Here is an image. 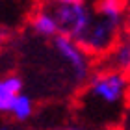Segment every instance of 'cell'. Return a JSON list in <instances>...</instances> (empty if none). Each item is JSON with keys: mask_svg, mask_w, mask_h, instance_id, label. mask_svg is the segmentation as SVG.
I'll use <instances>...</instances> for the list:
<instances>
[{"mask_svg": "<svg viewBox=\"0 0 130 130\" xmlns=\"http://www.w3.org/2000/svg\"><path fill=\"white\" fill-rule=\"evenodd\" d=\"M0 130H11L9 126H0Z\"/></svg>", "mask_w": 130, "mask_h": 130, "instance_id": "obj_12", "label": "cell"}, {"mask_svg": "<svg viewBox=\"0 0 130 130\" xmlns=\"http://www.w3.org/2000/svg\"><path fill=\"white\" fill-rule=\"evenodd\" d=\"M61 130H87L86 126H82V125H69V126H65Z\"/></svg>", "mask_w": 130, "mask_h": 130, "instance_id": "obj_10", "label": "cell"}, {"mask_svg": "<svg viewBox=\"0 0 130 130\" xmlns=\"http://www.w3.org/2000/svg\"><path fill=\"white\" fill-rule=\"evenodd\" d=\"M34 113H35V102H34V99L28 95V93H24V91L15 99V102L11 104V108L8 111V115L13 121H17V123L30 121L34 117Z\"/></svg>", "mask_w": 130, "mask_h": 130, "instance_id": "obj_7", "label": "cell"}, {"mask_svg": "<svg viewBox=\"0 0 130 130\" xmlns=\"http://www.w3.org/2000/svg\"><path fill=\"white\" fill-rule=\"evenodd\" d=\"M125 35L130 37V2L126 4V13H125Z\"/></svg>", "mask_w": 130, "mask_h": 130, "instance_id": "obj_9", "label": "cell"}, {"mask_svg": "<svg viewBox=\"0 0 130 130\" xmlns=\"http://www.w3.org/2000/svg\"><path fill=\"white\" fill-rule=\"evenodd\" d=\"M34 2H37V0H34Z\"/></svg>", "mask_w": 130, "mask_h": 130, "instance_id": "obj_13", "label": "cell"}, {"mask_svg": "<svg viewBox=\"0 0 130 130\" xmlns=\"http://www.w3.org/2000/svg\"><path fill=\"white\" fill-rule=\"evenodd\" d=\"M22 80L17 74H6L0 78V113H6L15 102V99L22 93Z\"/></svg>", "mask_w": 130, "mask_h": 130, "instance_id": "obj_6", "label": "cell"}, {"mask_svg": "<svg viewBox=\"0 0 130 130\" xmlns=\"http://www.w3.org/2000/svg\"><path fill=\"white\" fill-rule=\"evenodd\" d=\"M126 102H128V110H130V76H128V93H126Z\"/></svg>", "mask_w": 130, "mask_h": 130, "instance_id": "obj_11", "label": "cell"}, {"mask_svg": "<svg viewBox=\"0 0 130 130\" xmlns=\"http://www.w3.org/2000/svg\"><path fill=\"white\" fill-rule=\"evenodd\" d=\"M128 93V74L97 63L87 82L76 97V110L80 121L93 126L119 125L125 111Z\"/></svg>", "mask_w": 130, "mask_h": 130, "instance_id": "obj_1", "label": "cell"}, {"mask_svg": "<svg viewBox=\"0 0 130 130\" xmlns=\"http://www.w3.org/2000/svg\"><path fill=\"white\" fill-rule=\"evenodd\" d=\"M54 54L60 58V61L65 65V69L69 71L71 78H73L80 87L87 82L91 76L93 69H95L97 61L76 43V39L71 37H54L50 41Z\"/></svg>", "mask_w": 130, "mask_h": 130, "instance_id": "obj_4", "label": "cell"}, {"mask_svg": "<svg viewBox=\"0 0 130 130\" xmlns=\"http://www.w3.org/2000/svg\"><path fill=\"white\" fill-rule=\"evenodd\" d=\"M99 63H104V65H108V67L130 76V37L125 35V37L110 50V54Z\"/></svg>", "mask_w": 130, "mask_h": 130, "instance_id": "obj_5", "label": "cell"}, {"mask_svg": "<svg viewBox=\"0 0 130 130\" xmlns=\"http://www.w3.org/2000/svg\"><path fill=\"white\" fill-rule=\"evenodd\" d=\"M13 32H15V21L6 17V13L0 15V48H4L9 43V39L13 37Z\"/></svg>", "mask_w": 130, "mask_h": 130, "instance_id": "obj_8", "label": "cell"}, {"mask_svg": "<svg viewBox=\"0 0 130 130\" xmlns=\"http://www.w3.org/2000/svg\"><path fill=\"white\" fill-rule=\"evenodd\" d=\"M34 4L50 17L58 37L71 39H76L82 32L91 9L89 0H37Z\"/></svg>", "mask_w": 130, "mask_h": 130, "instance_id": "obj_3", "label": "cell"}, {"mask_svg": "<svg viewBox=\"0 0 130 130\" xmlns=\"http://www.w3.org/2000/svg\"><path fill=\"white\" fill-rule=\"evenodd\" d=\"M91 9L76 43L97 63L125 37L126 0H89Z\"/></svg>", "mask_w": 130, "mask_h": 130, "instance_id": "obj_2", "label": "cell"}, {"mask_svg": "<svg viewBox=\"0 0 130 130\" xmlns=\"http://www.w3.org/2000/svg\"><path fill=\"white\" fill-rule=\"evenodd\" d=\"M126 2H130V0H126Z\"/></svg>", "mask_w": 130, "mask_h": 130, "instance_id": "obj_14", "label": "cell"}]
</instances>
